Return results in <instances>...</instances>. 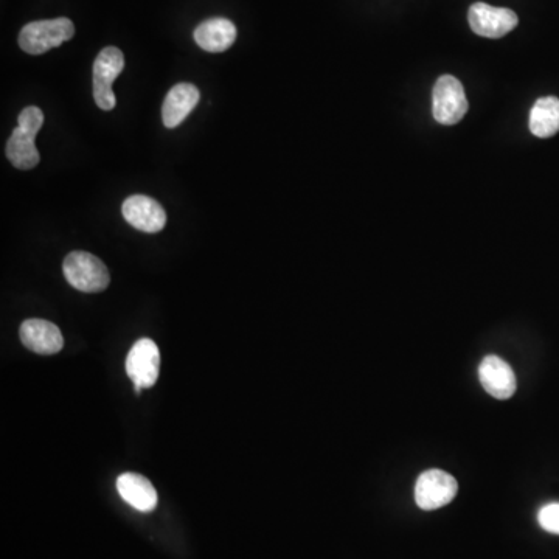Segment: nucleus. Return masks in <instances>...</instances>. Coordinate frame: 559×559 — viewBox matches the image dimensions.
<instances>
[{
	"mask_svg": "<svg viewBox=\"0 0 559 559\" xmlns=\"http://www.w3.org/2000/svg\"><path fill=\"white\" fill-rule=\"evenodd\" d=\"M44 125V114L36 106H28L19 114L18 126L7 143V157L19 170H32L41 156L36 150L35 139Z\"/></svg>",
	"mask_w": 559,
	"mask_h": 559,
	"instance_id": "obj_1",
	"label": "nucleus"
},
{
	"mask_svg": "<svg viewBox=\"0 0 559 559\" xmlns=\"http://www.w3.org/2000/svg\"><path fill=\"white\" fill-rule=\"evenodd\" d=\"M468 98L462 83L452 75H443L435 83L432 94V112L441 125H455L468 112Z\"/></svg>",
	"mask_w": 559,
	"mask_h": 559,
	"instance_id": "obj_4",
	"label": "nucleus"
},
{
	"mask_svg": "<svg viewBox=\"0 0 559 559\" xmlns=\"http://www.w3.org/2000/svg\"><path fill=\"white\" fill-rule=\"evenodd\" d=\"M160 353L156 342L143 337L132 345L126 358V373L137 393L151 389L159 379Z\"/></svg>",
	"mask_w": 559,
	"mask_h": 559,
	"instance_id": "obj_7",
	"label": "nucleus"
},
{
	"mask_svg": "<svg viewBox=\"0 0 559 559\" xmlns=\"http://www.w3.org/2000/svg\"><path fill=\"white\" fill-rule=\"evenodd\" d=\"M538 522L546 532L559 535V502L544 505L539 510Z\"/></svg>",
	"mask_w": 559,
	"mask_h": 559,
	"instance_id": "obj_16",
	"label": "nucleus"
},
{
	"mask_svg": "<svg viewBox=\"0 0 559 559\" xmlns=\"http://www.w3.org/2000/svg\"><path fill=\"white\" fill-rule=\"evenodd\" d=\"M117 491L126 504L142 513H150L159 502L153 483L137 473H123L117 479Z\"/></svg>",
	"mask_w": 559,
	"mask_h": 559,
	"instance_id": "obj_12",
	"label": "nucleus"
},
{
	"mask_svg": "<svg viewBox=\"0 0 559 559\" xmlns=\"http://www.w3.org/2000/svg\"><path fill=\"white\" fill-rule=\"evenodd\" d=\"M198 87L193 84L181 83L171 89L164 101L162 119L167 128H176L187 119L199 101Z\"/></svg>",
	"mask_w": 559,
	"mask_h": 559,
	"instance_id": "obj_13",
	"label": "nucleus"
},
{
	"mask_svg": "<svg viewBox=\"0 0 559 559\" xmlns=\"http://www.w3.org/2000/svg\"><path fill=\"white\" fill-rule=\"evenodd\" d=\"M468 21L473 32L483 38L497 39L518 27V14L508 8L491 7L477 2L469 8Z\"/></svg>",
	"mask_w": 559,
	"mask_h": 559,
	"instance_id": "obj_8",
	"label": "nucleus"
},
{
	"mask_svg": "<svg viewBox=\"0 0 559 559\" xmlns=\"http://www.w3.org/2000/svg\"><path fill=\"white\" fill-rule=\"evenodd\" d=\"M125 67V56L117 47H106L98 53L94 63V98L98 108L112 111L115 108L112 84Z\"/></svg>",
	"mask_w": 559,
	"mask_h": 559,
	"instance_id": "obj_6",
	"label": "nucleus"
},
{
	"mask_svg": "<svg viewBox=\"0 0 559 559\" xmlns=\"http://www.w3.org/2000/svg\"><path fill=\"white\" fill-rule=\"evenodd\" d=\"M63 271L69 285L81 292L105 291L111 282L105 263L83 250L67 255Z\"/></svg>",
	"mask_w": 559,
	"mask_h": 559,
	"instance_id": "obj_2",
	"label": "nucleus"
},
{
	"mask_svg": "<svg viewBox=\"0 0 559 559\" xmlns=\"http://www.w3.org/2000/svg\"><path fill=\"white\" fill-rule=\"evenodd\" d=\"M479 379L483 389L496 400H508L518 387L510 364L499 356L490 355L483 359L479 367Z\"/></svg>",
	"mask_w": 559,
	"mask_h": 559,
	"instance_id": "obj_10",
	"label": "nucleus"
},
{
	"mask_svg": "<svg viewBox=\"0 0 559 559\" xmlns=\"http://www.w3.org/2000/svg\"><path fill=\"white\" fill-rule=\"evenodd\" d=\"M126 223L140 232L157 233L167 224V213L159 202L148 196L136 195L126 199L122 207Z\"/></svg>",
	"mask_w": 559,
	"mask_h": 559,
	"instance_id": "obj_9",
	"label": "nucleus"
},
{
	"mask_svg": "<svg viewBox=\"0 0 559 559\" xmlns=\"http://www.w3.org/2000/svg\"><path fill=\"white\" fill-rule=\"evenodd\" d=\"M459 493V483L441 469H429L418 477L415 502L424 511L438 510L451 504Z\"/></svg>",
	"mask_w": 559,
	"mask_h": 559,
	"instance_id": "obj_5",
	"label": "nucleus"
},
{
	"mask_svg": "<svg viewBox=\"0 0 559 559\" xmlns=\"http://www.w3.org/2000/svg\"><path fill=\"white\" fill-rule=\"evenodd\" d=\"M237 39V27L229 19L215 18L202 22L195 30V41L205 52H226Z\"/></svg>",
	"mask_w": 559,
	"mask_h": 559,
	"instance_id": "obj_14",
	"label": "nucleus"
},
{
	"mask_svg": "<svg viewBox=\"0 0 559 559\" xmlns=\"http://www.w3.org/2000/svg\"><path fill=\"white\" fill-rule=\"evenodd\" d=\"M75 35V27L67 18L30 22L19 33V46L30 55H42L60 47Z\"/></svg>",
	"mask_w": 559,
	"mask_h": 559,
	"instance_id": "obj_3",
	"label": "nucleus"
},
{
	"mask_svg": "<svg viewBox=\"0 0 559 559\" xmlns=\"http://www.w3.org/2000/svg\"><path fill=\"white\" fill-rule=\"evenodd\" d=\"M22 344L38 355H55L64 345L63 334L55 323L41 319L25 320L19 330Z\"/></svg>",
	"mask_w": 559,
	"mask_h": 559,
	"instance_id": "obj_11",
	"label": "nucleus"
},
{
	"mask_svg": "<svg viewBox=\"0 0 559 559\" xmlns=\"http://www.w3.org/2000/svg\"><path fill=\"white\" fill-rule=\"evenodd\" d=\"M530 131L539 139H549L559 132V98L542 97L530 112Z\"/></svg>",
	"mask_w": 559,
	"mask_h": 559,
	"instance_id": "obj_15",
	"label": "nucleus"
}]
</instances>
